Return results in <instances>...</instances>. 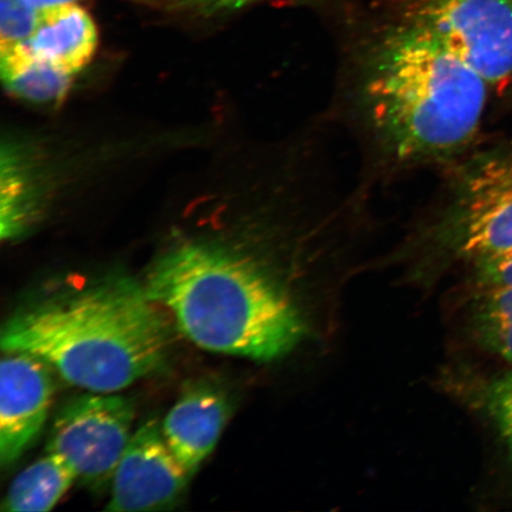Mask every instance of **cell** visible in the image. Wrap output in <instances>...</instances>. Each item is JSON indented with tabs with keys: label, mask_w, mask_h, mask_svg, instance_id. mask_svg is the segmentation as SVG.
Wrapping results in <instances>:
<instances>
[{
	"label": "cell",
	"mask_w": 512,
	"mask_h": 512,
	"mask_svg": "<svg viewBox=\"0 0 512 512\" xmlns=\"http://www.w3.org/2000/svg\"><path fill=\"white\" fill-rule=\"evenodd\" d=\"M0 344L40 358L72 386L108 394L162 370L170 334L144 285L111 278L23 306Z\"/></svg>",
	"instance_id": "obj_1"
},
{
	"label": "cell",
	"mask_w": 512,
	"mask_h": 512,
	"mask_svg": "<svg viewBox=\"0 0 512 512\" xmlns=\"http://www.w3.org/2000/svg\"><path fill=\"white\" fill-rule=\"evenodd\" d=\"M144 287L190 342L216 354L272 361L305 335L278 281L258 261L229 249L178 247L152 267Z\"/></svg>",
	"instance_id": "obj_2"
},
{
	"label": "cell",
	"mask_w": 512,
	"mask_h": 512,
	"mask_svg": "<svg viewBox=\"0 0 512 512\" xmlns=\"http://www.w3.org/2000/svg\"><path fill=\"white\" fill-rule=\"evenodd\" d=\"M488 87L439 42L398 22L370 55L363 96L371 125L394 155L437 158L476 136Z\"/></svg>",
	"instance_id": "obj_3"
},
{
	"label": "cell",
	"mask_w": 512,
	"mask_h": 512,
	"mask_svg": "<svg viewBox=\"0 0 512 512\" xmlns=\"http://www.w3.org/2000/svg\"><path fill=\"white\" fill-rule=\"evenodd\" d=\"M399 23L439 42L489 85L512 78V0H398Z\"/></svg>",
	"instance_id": "obj_4"
},
{
	"label": "cell",
	"mask_w": 512,
	"mask_h": 512,
	"mask_svg": "<svg viewBox=\"0 0 512 512\" xmlns=\"http://www.w3.org/2000/svg\"><path fill=\"white\" fill-rule=\"evenodd\" d=\"M136 406L113 393L75 396L64 403L51 427L47 452L62 457L76 477L93 489L112 482L131 440Z\"/></svg>",
	"instance_id": "obj_5"
},
{
	"label": "cell",
	"mask_w": 512,
	"mask_h": 512,
	"mask_svg": "<svg viewBox=\"0 0 512 512\" xmlns=\"http://www.w3.org/2000/svg\"><path fill=\"white\" fill-rule=\"evenodd\" d=\"M450 221L460 253L478 260L511 251L512 153H495L472 166Z\"/></svg>",
	"instance_id": "obj_6"
},
{
	"label": "cell",
	"mask_w": 512,
	"mask_h": 512,
	"mask_svg": "<svg viewBox=\"0 0 512 512\" xmlns=\"http://www.w3.org/2000/svg\"><path fill=\"white\" fill-rule=\"evenodd\" d=\"M190 476L164 438L162 426L150 419L132 434L112 478L106 511H152L174 508L187 490Z\"/></svg>",
	"instance_id": "obj_7"
},
{
	"label": "cell",
	"mask_w": 512,
	"mask_h": 512,
	"mask_svg": "<svg viewBox=\"0 0 512 512\" xmlns=\"http://www.w3.org/2000/svg\"><path fill=\"white\" fill-rule=\"evenodd\" d=\"M0 367V465H14L41 434L53 403L51 369L22 351H3Z\"/></svg>",
	"instance_id": "obj_8"
},
{
	"label": "cell",
	"mask_w": 512,
	"mask_h": 512,
	"mask_svg": "<svg viewBox=\"0 0 512 512\" xmlns=\"http://www.w3.org/2000/svg\"><path fill=\"white\" fill-rule=\"evenodd\" d=\"M230 411L227 393L216 383L201 380L184 388L165 416L162 430L166 443L190 477L214 451Z\"/></svg>",
	"instance_id": "obj_9"
},
{
	"label": "cell",
	"mask_w": 512,
	"mask_h": 512,
	"mask_svg": "<svg viewBox=\"0 0 512 512\" xmlns=\"http://www.w3.org/2000/svg\"><path fill=\"white\" fill-rule=\"evenodd\" d=\"M22 44L38 60L74 75L92 60L98 30L78 3L63 4L40 11L34 32Z\"/></svg>",
	"instance_id": "obj_10"
},
{
	"label": "cell",
	"mask_w": 512,
	"mask_h": 512,
	"mask_svg": "<svg viewBox=\"0 0 512 512\" xmlns=\"http://www.w3.org/2000/svg\"><path fill=\"white\" fill-rule=\"evenodd\" d=\"M76 473L55 453L36 460L11 483L0 510L4 512H43L55 507L75 482Z\"/></svg>",
	"instance_id": "obj_11"
},
{
	"label": "cell",
	"mask_w": 512,
	"mask_h": 512,
	"mask_svg": "<svg viewBox=\"0 0 512 512\" xmlns=\"http://www.w3.org/2000/svg\"><path fill=\"white\" fill-rule=\"evenodd\" d=\"M4 85L23 100L56 104L66 98L72 76L31 55L22 43L0 46Z\"/></svg>",
	"instance_id": "obj_12"
},
{
	"label": "cell",
	"mask_w": 512,
	"mask_h": 512,
	"mask_svg": "<svg viewBox=\"0 0 512 512\" xmlns=\"http://www.w3.org/2000/svg\"><path fill=\"white\" fill-rule=\"evenodd\" d=\"M40 11L19 0H0V46L23 43L36 28Z\"/></svg>",
	"instance_id": "obj_13"
},
{
	"label": "cell",
	"mask_w": 512,
	"mask_h": 512,
	"mask_svg": "<svg viewBox=\"0 0 512 512\" xmlns=\"http://www.w3.org/2000/svg\"><path fill=\"white\" fill-rule=\"evenodd\" d=\"M488 409L512 452V373L491 384Z\"/></svg>",
	"instance_id": "obj_14"
},
{
	"label": "cell",
	"mask_w": 512,
	"mask_h": 512,
	"mask_svg": "<svg viewBox=\"0 0 512 512\" xmlns=\"http://www.w3.org/2000/svg\"><path fill=\"white\" fill-rule=\"evenodd\" d=\"M476 332L484 348L512 362V322L476 319Z\"/></svg>",
	"instance_id": "obj_15"
},
{
	"label": "cell",
	"mask_w": 512,
	"mask_h": 512,
	"mask_svg": "<svg viewBox=\"0 0 512 512\" xmlns=\"http://www.w3.org/2000/svg\"><path fill=\"white\" fill-rule=\"evenodd\" d=\"M476 319L512 322V286L484 288Z\"/></svg>",
	"instance_id": "obj_16"
},
{
	"label": "cell",
	"mask_w": 512,
	"mask_h": 512,
	"mask_svg": "<svg viewBox=\"0 0 512 512\" xmlns=\"http://www.w3.org/2000/svg\"><path fill=\"white\" fill-rule=\"evenodd\" d=\"M477 275L483 288L512 286V249L476 260Z\"/></svg>",
	"instance_id": "obj_17"
},
{
	"label": "cell",
	"mask_w": 512,
	"mask_h": 512,
	"mask_svg": "<svg viewBox=\"0 0 512 512\" xmlns=\"http://www.w3.org/2000/svg\"><path fill=\"white\" fill-rule=\"evenodd\" d=\"M23 4L29 6V8L42 11L53 6H59L63 4L78 3L79 0H19Z\"/></svg>",
	"instance_id": "obj_18"
},
{
	"label": "cell",
	"mask_w": 512,
	"mask_h": 512,
	"mask_svg": "<svg viewBox=\"0 0 512 512\" xmlns=\"http://www.w3.org/2000/svg\"><path fill=\"white\" fill-rule=\"evenodd\" d=\"M190 2L214 9H234L236 4V0H190Z\"/></svg>",
	"instance_id": "obj_19"
},
{
	"label": "cell",
	"mask_w": 512,
	"mask_h": 512,
	"mask_svg": "<svg viewBox=\"0 0 512 512\" xmlns=\"http://www.w3.org/2000/svg\"><path fill=\"white\" fill-rule=\"evenodd\" d=\"M253 2H256V0H236L235 8H241V6H245L248 4H251Z\"/></svg>",
	"instance_id": "obj_20"
}]
</instances>
